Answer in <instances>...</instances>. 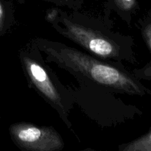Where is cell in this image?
<instances>
[{
  "label": "cell",
  "mask_w": 151,
  "mask_h": 151,
  "mask_svg": "<svg viewBox=\"0 0 151 151\" xmlns=\"http://www.w3.org/2000/svg\"><path fill=\"white\" fill-rule=\"evenodd\" d=\"M140 27L143 39L151 53V9L140 21ZM134 75L139 80L151 81V58L144 67L134 70Z\"/></svg>",
  "instance_id": "obj_5"
},
{
  "label": "cell",
  "mask_w": 151,
  "mask_h": 151,
  "mask_svg": "<svg viewBox=\"0 0 151 151\" xmlns=\"http://www.w3.org/2000/svg\"><path fill=\"white\" fill-rule=\"evenodd\" d=\"M52 23L58 32L94 55L115 60L120 58V49L113 40L98 31L73 22L63 12Z\"/></svg>",
  "instance_id": "obj_2"
},
{
  "label": "cell",
  "mask_w": 151,
  "mask_h": 151,
  "mask_svg": "<svg viewBox=\"0 0 151 151\" xmlns=\"http://www.w3.org/2000/svg\"><path fill=\"white\" fill-rule=\"evenodd\" d=\"M9 131L13 142L22 150L58 151L64 147L61 137L52 127L17 122L10 125Z\"/></svg>",
  "instance_id": "obj_3"
},
{
  "label": "cell",
  "mask_w": 151,
  "mask_h": 151,
  "mask_svg": "<svg viewBox=\"0 0 151 151\" xmlns=\"http://www.w3.org/2000/svg\"><path fill=\"white\" fill-rule=\"evenodd\" d=\"M120 151H151V127L149 131L141 137L126 144L121 145Z\"/></svg>",
  "instance_id": "obj_6"
},
{
  "label": "cell",
  "mask_w": 151,
  "mask_h": 151,
  "mask_svg": "<svg viewBox=\"0 0 151 151\" xmlns=\"http://www.w3.org/2000/svg\"><path fill=\"white\" fill-rule=\"evenodd\" d=\"M38 47L48 58L64 69L86 77L93 82L130 95H151V90L134 75L97 60L60 43L39 41Z\"/></svg>",
  "instance_id": "obj_1"
},
{
  "label": "cell",
  "mask_w": 151,
  "mask_h": 151,
  "mask_svg": "<svg viewBox=\"0 0 151 151\" xmlns=\"http://www.w3.org/2000/svg\"><path fill=\"white\" fill-rule=\"evenodd\" d=\"M21 60L24 70L31 84L58 111L62 119L66 121L65 122L67 123L68 126H70L61 96L44 66L35 59L24 54L21 55Z\"/></svg>",
  "instance_id": "obj_4"
},
{
  "label": "cell",
  "mask_w": 151,
  "mask_h": 151,
  "mask_svg": "<svg viewBox=\"0 0 151 151\" xmlns=\"http://www.w3.org/2000/svg\"><path fill=\"white\" fill-rule=\"evenodd\" d=\"M7 27V12L5 4L0 0V35L5 34Z\"/></svg>",
  "instance_id": "obj_8"
},
{
  "label": "cell",
  "mask_w": 151,
  "mask_h": 151,
  "mask_svg": "<svg viewBox=\"0 0 151 151\" xmlns=\"http://www.w3.org/2000/svg\"><path fill=\"white\" fill-rule=\"evenodd\" d=\"M58 12L56 11V10H52L50 13H49L48 14H47V20L50 22H54V21L57 19L58 15Z\"/></svg>",
  "instance_id": "obj_9"
},
{
  "label": "cell",
  "mask_w": 151,
  "mask_h": 151,
  "mask_svg": "<svg viewBox=\"0 0 151 151\" xmlns=\"http://www.w3.org/2000/svg\"><path fill=\"white\" fill-rule=\"evenodd\" d=\"M116 7L125 14L131 16L137 9V0H114Z\"/></svg>",
  "instance_id": "obj_7"
}]
</instances>
